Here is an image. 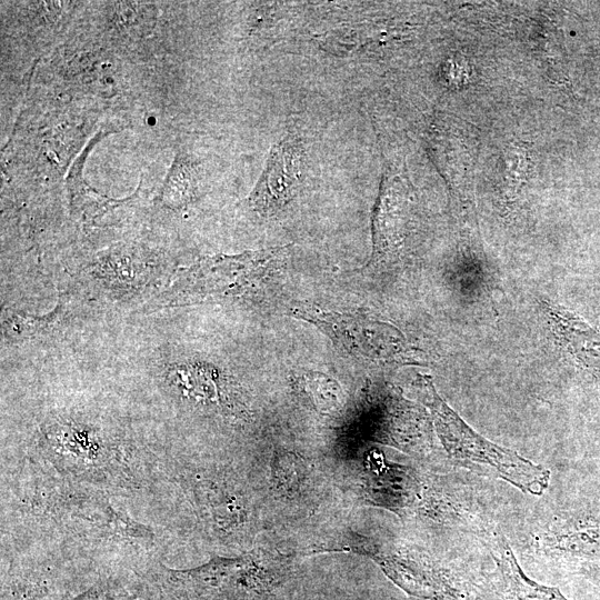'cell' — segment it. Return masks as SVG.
I'll list each match as a JSON object with an SVG mask.
<instances>
[{"instance_id": "277c9868", "label": "cell", "mask_w": 600, "mask_h": 600, "mask_svg": "<svg viewBox=\"0 0 600 600\" xmlns=\"http://www.w3.org/2000/svg\"><path fill=\"white\" fill-rule=\"evenodd\" d=\"M386 574L407 593L423 600H478L450 573L411 551L370 552Z\"/></svg>"}, {"instance_id": "5b68a950", "label": "cell", "mask_w": 600, "mask_h": 600, "mask_svg": "<svg viewBox=\"0 0 600 600\" xmlns=\"http://www.w3.org/2000/svg\"><path fill=\"white\" fill-rule=\"evenodd\" d=\"M409 197L402 180L383 172L371 217L372 252L366 267L396 256L406 233Z\"/></svg>"}, {"instance_id": "8fae6325", "label": "cell", "mask_w": 600, "mask_h": 600, "mask_svg": "<svg viewBox=\"0 0 600 600\" xmlns=\"http://www.w3.org/2000/svg\"><path fill=\"white\" fill-rule=\"evenodd\" d=\"M306 472L303 463L296 454L288 451L276 452L272 478L282 491H296L303 482Z\"/></svg>"}, {"instance_id": "30bf717a", "label": "cell", "mask_w": 600, "mask_h": 600, "mask_svg": "<svg viewBox=\"0 0 600 600\" xmlns=\"http://www.w3.org/2000/svg\"><path fill=\"white\" fill-rule=\"evenodd\" d=\"M197 184L196 164L187 156L177 154L164 180L161 199L171 208H181L192 200Z\"/></svg>"}, {"instance_id": "6da1fadb", "label": "cell", "mask_w": 600, "mask_h": 600, "mask_svg": "<svg viewBox=\"0 0 600 600\" xmlns=\"http://www.w3.org/2000/svg\"><path fill=\"white\" fill-rule=\"evenodd\" d=\"M418 392L429 408L449 457L462 467H477L523 492L540 496L549 486L550 471L517 452L491 442L470 426L438 394L430 378L421 376Z\"/></svg>"}, {"instance_id": "8992f818", "label": "cell", "mask_w": 600, "mask_h": 600, "mask_svg": "<svg viewBox=\"0 0 600 600\" xmlns=\"http://www.w3.org/2000/svg\"><path fill=\"white\" fill-rule=\"evenodd\" d=\"M540 307L560 348L578 366L600 376V332L560 304L541 300Z\"/></svg>"}, {"instance_id": "3957f363", "label": "cell", "mask_w": 600, "mask_h": 600, "mask_svg": "<svg viewBox=\"0 0 600 600\" xmlns=\"http://www.w3.org/2000/svg\"><path fill=\"white\" fill-rule=\"evenodd\" d=\"M304 143L291 128L270 149L264 169L246 199L247 206L261 217L280 212L296 197L302 182Z\"/></svg>"}, {"instance_id": "52a82bcc", "label": "cell", "mask_w": 600, "mask_h": 600, "mask_svg": "<svg viewBox=\"0 0 600 600\" xmlns=\"http://www.w3.org/2000/svg\"><path fill=\"white\" fill-rule=\"evenodd\" d=\"M493 541L491 554L498 570V600H568L559 589L539 584L527 577L503 537Z\"/></svg>"}, {"instance_id": "7a4b0ae2", "label": "cell", "mask_w": 600, "mask_h": 600, "mask_svg": "<svg viewBox=\"0 0 600 600\" xmlns=\"http://www.w3.org/2000/svg\"><path fill=\"white\" fill-rule=\"evenodd\" d=\"M291 314L316 326L351 357L378 363L414 360V349L398 328L368 314L329 311L311 306L293 308Z\"/></svg>"}, {"instance_id": "ba28073f", "label": "cell", "mask_w": 600, "mask_h": 600, "mask_svg": "<svg viewBox=\"0 0 600 600\" xmlns=\"http://www.w3.org/2000/svg\"><path fill=\"white\" fill-rule=\"evenodd\" d=\"M293 388L316 411L333 414L342 408L343 391L337 380L318 371H306L292 377Z\"/></svg>"}, {"instance_id": "9c48e42d", "label": "cell", "mask_w": 600, "mask_h": 600, "mask_svg": "<svg viewBox=\"0 0 600 600\" xmlns=\"http://www.w3.org/2000/svg\"><path fill=\"white\" fill-rule=\"evenodd\" d=\"M546 546L574 557L600 560V522L563 528L549 534Z\"/></svg>"}]
</instances>
